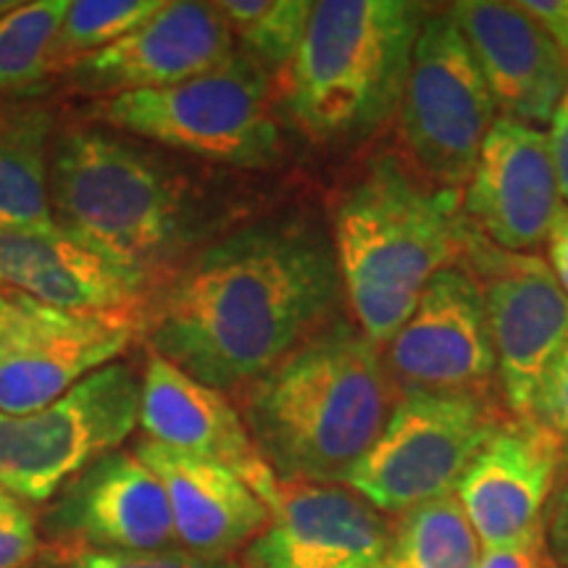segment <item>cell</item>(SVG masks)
<instances>
[{"mask_svg": "<svg viewBox=\"0 0 568 568\" xmlns=\"http://www.w3.org/2000/svg\"><path fill=\"white\" fill-rule=\"evenodd\" d=\"M345 303L332 234L301 211L219 232L151 293V353L219 393L266 374Z\"/></svg>", "mask_w": 568, "mask_h": 568, "instance_id": "1", "label": "cell"}, {"mask_svg": "<svg viewBox=\"0 0 568 568\" xmlns=\"http://www.w3.org/2000/svg\"><path fill=\"white\" fill-rule=\"evenodd\" d=\"M48 197L53 224L142 303L224 232L216 201L182 161L95 122L55 130Z\"/></svg>", "mask_w": 568, "mask_h": 568, "instance_id": "2", "label": "cell"}, {"mask_svg": "<svg viewBox=\"0 0 568 568\" xmlns=\"http://www.w3.org/2000/svg\"><path fill=\"white\" fill-rule=\"evenodd\" d=\"M382 351L339 314L240 389V416L280 481L343 485L393 410Z\"/></svg>", "mask_w": 568, "mask_h": 568, "instance_id": "3", "label": "cell"}, {"mask_svg": "<svg viewBox=\"0 0 568 568\" xmlns=\"http://www.w3.org/2000/svg\"><path fill=\"white\" fill-rule=\"evenodd\" d=\"M460 193L424 182L403 155L379 153L339 197L332 243L353 322L385 347L426 284L464 255Z\"/></svg>", "mask_w": 568, "mask_h": 568, "instance_id": "4", "label": "cell"}, {"mask_svg": "<svg viewBox=\"0 0 568 568\" xmlns=\"http://www.w3.org/2000/svg\"><path fill=\"white\" fill-rule=\"evenodd\" d=\"M426 6L410 0H318L282 77L290 124L316 145L368 140L400 111Z\"/></svg>", "mask_w": 568, "mask_h": 568, "instance_id": "5", "label": "cell"}, {"mask_svg": "<svg viewBox=\"0 0 568 568\" xmlns=\"http://www.w3.org/2000/svg\"><path fill=\"white\" fill-rule=\"evenodd\" d=\"M90 122L226 166L268 169L282 155L272 77L243 53L172 88L103 98Z\"/></svg>", "mask_w": 568, "mask_h": 568, "instance_id": "6", "label": "cell"}, {"mask_svg": "<svg viewBox=\"0 0 568 568\" xmlns=\"http://www.w3.org/2000/svg\"><path fill=\"white\" fill-rule=\"evenodd\" d=\"M500 424L487 395H400L343 485L379 514H408L456 495Z\"/></svg>", "mask_w": 568, "mask_h": 568, "instance_id": "7", "label": "cell"}, {"mask_svg": "<svg viewBox=\"0 0 568 568\" xmlns=\"http://www.w3.org/2000/svg\"><path fill=\"white\" fill-rule=\"evenodd\" d=\"M497 105L450 11L426 13L397 116L406 161L424 182L460 190L477 169Z\"/></svg>", "mask_w": 568, "mask_h": 568, "instance_id": "8", "label": "cell"}, {"mask_svg": "<svg viewBox=\"0 0 568 568\" xmlns=\"http://www.w3.org/2000/svg\"><path fill=\"white\" fill-rule=\"evenodd\" d=\"M138 414L140 379L119 361L42 410L0 414V489L24 506L53 500L77 474L119 450Z\"/></svg>", "mask_w": 568, "mask_h": 568, "instance_id": "9", "label": "cell"}, {"mask_svg": "<svg viewBox=\"0 0 568 568\" xmlns=\"http://www.w3.org/2000/svg\"><path fill=\"white\" fill-rule=\"evenodd\" d=\"M460 264L485 293L503 397L516 416H529L539 382L568 343V295L539 255L503 251L471 224Z\"/></svg>", "mask_w": 568, "mask_h": 568, "instance_id": "10", "label": "cell"}, {"mask_svg": "<svg viewBox=\"0 0 568 568\" xmlns=\"http://www.w3.org/2000/svg\"><path fill=\"white\" fill-rule=\"evenodd\" d=\"M458 264L426 284L414 314L382 347L400 395H487L497 376L485 293L477 276Z\"/></svg>", "mask_w": 568, "mask_h": 568, "instance_id": "11", "label": "cell"}, {"mask_svg": "<svg viewBox=\"0 0 568 568\" xmlns=\"http://www.w3.org/2000/svg\"><path fill=\"white\" fill-rule=\"evenodd\" d=\"M237 53L232 30L216 3L163 0L151 19L103 51L61 71L74 92L113 98L161 90L222 67Z\"/></svg>", "mask_w": 568, "mask_h": 568, "instance_id": "12", "label": "cell"}, {"mask_svg": "<svg viewBox=\"0 0 568 568\" xmlns=\"http://www.w3.org/2000/svg\"><path fill=\"white\" fill-rule=\"evenodd\" d=\"M464 219L508 253H529L548 240L564 197L550 140L539 126L497 119L477 169L460 193Z\"/></svg>", "mask_w": 568, "mask_h": 568, "instance_id": "13", "label": "cell"}, {"mask_svg": "<svg viewBox=\"0 0 568 568\" xmlns=\"http://www.w3.org/2000/svg\"><path fill=\"white\" fill-rule=\"evenodd\" d=\"M42 529L51 545L130 552L176 548L166 489L134 450L105 453L77 474L55 495Z\"/></svg>", "mask_w": 568, "mask_h": 568, "instance_id": "14", "label": "cell"}, {"mask_svg": "<svg viewBox=\"0 0 568 568\" xmlns=\"http://www.w3.org/2000/svg\"><path fill=\"white\" fill-rule=\"evenodd\" d=\"M389 537L387 518L353 489L280 481L243 568H376Z\"/></svg>", "mask_w": 568, "mask_h": 568, "instance_id": "15", "label": "cell"}, {"mask_svg": "<svg viewBox=\"0 0 568 568\" xmlns=\"http://www.w3.org/2000/svg\"><path fill=\"white\" fill-rule=\"evenodd\" d=\"M566 460V437L529 416L503 422L456 489L485 548L545 529V508Z\"/></svg>", "mask_w": 568, "mask_h": 568, "instance_id": "16", "label": "cell"}, {"mask_svg": "<svg viewBox=\"0 0 568 568\" xmlns=\"http://www.w3.org/2000/svg\"><path fill=\"white\" fill-rule=\"evenodd\" d=\"M138 426L151 443L232 468L266 506L280 489V479L258 456L226 393L203 385L155 353H148L140 379Z\"/></svg>", "mask_w": 568, "mask_h": 568, "instance_id": "17", "label": "cell"}, {"mask_svg": "<svg viewBox=\"0 0 568 568\" xmlns=\"http://www.w3.org/2000/svg\"><path fill=\"white\" fill-rule=\"evenodd\" d=\"M447 11L464 32L503 119L548 124L568 90V63L548 32L518 3L460 0Z\"/></svg>", "mask_w": 568, "mask_h": 568, "instance_id": "18", "label": "cell"}, {"mask_svg": "<svg viewBox=\"0 0 568 568\" xmlns=\"http://www.w3.org/2000/svg\"><path fill=\"white\" fill-rule=\"evenodd\" d=\"M134 456L161 479L172 508L176 548L201 558L230 560L268 524V506L232 468L187 456L151 439L134 445Z\"/></svg>", "mask_w": 568, "mask_h": 568, "instance_id": "19", "label": "cell"}, {"mask_svg": "<svg viewBox=\"0 0 568 568\" xmlns=\"http://www.w3.org/2000/svg\"><path fill=\"white\" fill-rule=\"evenodd\" d=\"M134 314L95 316L61 335L0 343V414L27 416L42 410L113 364L134 339Z\"/></svg>", "mask_w": 568, "mask_h": 568, "instance_id": "20", "label": "cell"}, {"mask_svg": "<svg viewBox=\"0 0 568 568\" xmlns=\"http://www.w3.org/2000/svg\"><path fill=\"white\" fill-rule=\"evenodd\" d=\"M0 280L71 314H134L142 301L59 226L0 230Z\"/></svg>", "mask_w": 568, "mask_h": 568, "instance_id": "21", "label": "cell"}, {"mask_svg": "<svg viewBox=\"0 0 568 568\" xmlns=\"http://www.w3.org/2000/svg\"><path fill=\"white\" fill-rule=\"evenodd\" d=\"M55 130L51 109L0 103V230L55 226L48 197Z\"/></svg>", "mask_w": 568, "mask_h": 568, "instance_id": "22", "label": "cell"}, {"mask_svg": "<svg viewBox=\"0 0 568 568\" xmlns=\"http://www.w3.org/2000/svg\"><path fill=\"white\" fill-rule=\"evenodd\" d=\"M479 537L458 497H439L403 516L376 568H477Z\"/></svg>", "mask_w": 568, "mask_h": 568, "instance_id": "23", "label": "cell"}, {"mask_svg": "<svg viewBox=\"0 0 568 568\" xmlns=\"http://www.w3.org/2000/svg\"><path fill=\"white\" fill-rule=\"evenodd\" d=\"M69 0H0V95L40 88L55 74L53 51Z\"/></svg>", "mask_w": 568, "mask_h": 568, "instance_id": "24", "label": "cell"}, {"mask_svg": "<svg viewBox=\"0 0 568 568\" xmlns=\"http://www.w3.org/2000/svg\"><path fill=\"white\" fill-rule=\"evenodd\" d=\"M216 9L230 24L237 53L258 63L268 77L293 67L308 30L311 0H222Z\"/></svg>", "mask_w": 568, "mask_h": 568, "instance_id": "25", "label": "cell"}, {"mask_svg": "<svg viewBox=\"0 0 568 568\" xmlns=\"http://www.w3.org/2000/svg\"><path fill=\"white\" fill-rule=\"evenodd\" d=\"M163 6V0H74L69 3L55 38V74L138 30Z\"/></svg>", "mask_w": 568, "mask_h": 568, "instance_id": "26", "label": "cell"}, {"mask_svg": "<svg viewBox=\"0 0 568 568\" xmlns=\"http://www.w3.org/2000/svg\"><path fill=\"white\" fill-rule=\"evenodd\" d=\"M38 568H243L237 560L201 558L182 548L130 552L92 550L80 545H51L40 552Z\"/></svg>", "mask_w": 568, "mask_h": 568, "instance_id": "27", "label": "cell"}, {"mask_svg": "<svg viewBox=\"0 0 568 568\" xmlns=\"http://www.w3.org/2000/svg\"><path fill=\"white\" fill-rule=\"evenodd\" d=\"M95 316L105 314H71V311L51 308L0 280V343L61 335V332L80 329Z\"/></svg>", "mask_w": 568, "mask_h": 568, "instance_id": "28", "label": "cell"}, {"mask_svg": "<svg viewBox=\"0 0 568 568\" xmlns=\"http://www.w3.org/2000/svg\"><path fill=\"white\" fill-rule=\"evenodd\" d=\"M40 552V531L30 506L0 489V568H30Z\"/></svg>", "mask_w": 568, "mask_h": 568, "instance_id": "29", "label": "cell"}, {"mask_svg": "<svg viewBox=\"0 0 568 568\" xmlns=\"http://www.w3.org/2000/svg\"><path fill=\"white\" fill-rule=\"evenodd\" d=\"M529 418L548 426L560 437H568V343L564 345L539 382Z\"/></svg>", "mask_w": 568, "mask_h": 568, "instance_id": "30", "label": "cell"}, {"mask_svg": "<svg viewBox=\"0 0 568 568\" xmlns=\"http://www.w3.org/2000/svg\"><path fill=\"white\" fill-rule=\"evenodd\" d=\"M477 568H548V539L537 529L516 542L485 548Z\"/></svg>", "mask_w": 568, "mask_h": 568, "instance_id": "31", "label": "cell"}, {"mask_svg": "<svg viewBox=\"0 0 568 568\" xmlns=\"http://www.w3.org/2000/svg\"><path fill=\"white\" fill-rule=\"evenodd\" d=\"M518 6L548 32L552 45L568 63V0H521Z\"/></svg>", "mask_w": 568, "mask_h": 568, "instance_id": "32", "label": "cell"}, {"mask_svg": "<svg viewBox=\"0 0 568 568\" xmlns=\"http://www.w3.org/2000/svg\"><path fill=\"white\" fill-rule=\"evenodd\" d=\"M550 153H552V166H556L558 176V190L560 197L568 203V90L560 98L556 113L550 119Z\"/></svg>", "mask_w": 568, "mask_h": 568, "instance_id": "33", "label": "cell"}, {"mask_svg": "<svg viewBox=\"0 0 568 568\" xmlns=\"http://www.w3.org/2000/svg\"><path fill=\"white\" fill-rule=\"evenodd\" d=\"M548 550L550 556L558 560L560 566L568 568V477L556 493L550 508V524H548Z\"/></svg>", "mask_w": 568, "mask_h": 568, "instance_id": "34", "label": "cell"}, {"mask_svg": "<svg viewBox=\"0 0 568 568\" xmlns=\"http://www.w3.org/2000/svg\"><path fill=\"white\" fill-rule=\"evenodd\" d=\"M548 253H550V268L564 293L568 295V205L558 213L556 224L548 234Z\"/></svg>", "mask_w": 568, "mask_h": 568, "instance_id": "35", "label": "cell"}]
</instances>
